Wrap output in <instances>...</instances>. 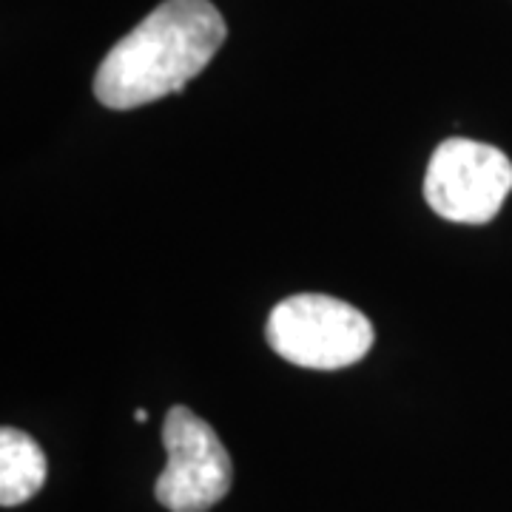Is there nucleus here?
<instances>
[{"mask_svg":"<svg viewBox=\"0 0 512 512\" xmlns=\"http://www.w3.org/2000/svg\"><path fill=\"white\" fill-rule=\"evenodd\" d=\"M225 20L211 0H165L120 37L94 74V97L128 111L183 92L225 43Z\"/></svg>","mask_w":512,"mask_h":512,"instance_id":"f257e3e1","label":"nucleus"},{"mask_svg":"<svg viewBox=\"0 0 512 512\" xmlns=\"http://www.w3.org/2000/svg\"><path fill=\"white\" fill-rule=\"evenodd\" d=\"M276 356L296 367L339 370L356 365L373 348V325L365 313L325 293H296L279 302L265 325Z\"/></svg>","mask_w":512,"mask_h":512,"instance_id":"f03ea898","label":"nucleus"},{"mask_svg":"<svg viewBox=\"0 0 512 512\" xmlns=\"http://www.w3.org/2000/svg\"><path fill=\"white\" fill-rule=\"evenodd\" d=\"M512 191V160L501 148L467 137L444 140L424 174V200L450 222L484 225Z\"/></svg>","mask_w":512,"mask_h":512,"instance_id":"7ed1b4c3","label":"nucleus"},{"mask_svg":"<svg viewBox=\"0 0 512 512\" xmlns=\"http://www.w3.org/2000/svg\"><path fill=\"white\" fill-rule=\"evenodd\" d=\"M168 464L154 484V498L171 512H208L231 490L234 464L217 430L183 404L163 421Z\"/></svg>","mask_w":512,"mask_h":512,"instance_id":"20e7f679","label":"nucleus"},{"mask_svg":"<svg viewBox=\"0 0 512 512\" xmlns=\"http://www.w3.org/2000/svg\"><path fill=\"white\" fill-rule=\"evenodd\" d=\"M46 481V456L29 433L18 427L0 430V504L18 507L35 498Z\"/></svg>","mask_w":512,"mask_h":512,"instance_id":"39448f33","label":"nucleus"},{"mask_svg":"<svg viewBox=\"0 0 512 512\" xmlns=\"http://www.w3.org/2000/svg\"><path fill=\"white\" fill-rule=\"evenodd\" d=\"M134 419H137V421H146V419H148V413H146V410H134Z\"/></svg>","mask_w":512,"mask_h":512,"instance_id":"423d86ee","label":"nucleus"}]
</instances>
